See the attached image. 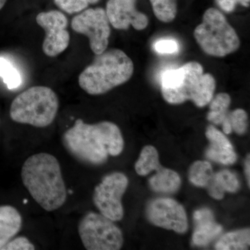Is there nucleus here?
<instances>
[{
    "label": "nucleus",
    "mask_w": 250,
    "mask_h": 250,
    "mask_svg": "<svg viewBox=\"0 0 250 250\" xmlns=\"http://www.w3.org/2000/svg\"><path fill=\"white\" fill-rule=\"evenodd\" d=\"M21 177L31 196L47 211L59 209L66 201L60 164L52 154L41 152L29 156L23 164Z\"/></svg>",
    "instance_id": "f03ea898"
},
{
    "label": "nucleus",
    "mask_w": 250,
    "mask_h": 250,
    "mask_svg": "<svg viewBox=\"0 0 250 250\" xmlns=\"http://www.w3.org/2000/svg\"><path fill=\"white\" fill-rule=\"evenodd\" d=\"M153 12L161 22L169 23L176 18L177 0H149Z\"/></svg>",
    "instance_id": "412c9836"
},
{
    "label": "nucleus",
    "mask_w": 250,
    "mask_h": 250,
    "mask_svg": "<svg viewBox=\"0 0 250 250\" xmlns=\"http://www.w3.org/2000/svg\"><path fill=\"white\" fill-rule=\"evenodd\" d=\"M154 50L159 54H174L178 52V42L173 39H162L156 41L154 45Z\"/></svg>",
    "instance_id": "bb28decb"
},
{
    "label": "nucleus",
    "mask_w": 250,
    "mask_h": 250,
    "mask_svg": "<svg viewBox=\"0 0 250 250\" xmlns=\"http://www.w3.org/2000/svg\"><path fill=\"white\" fill-rule=\"evenodd\" d=\"M232 130L239 135L244 134L248 129V114L245 110L238 108L229 115Z\"/></svg>",
    "instance_id": "393cba45"
},
{
    "label": "nucleus",
    "mask_w": 250,
    "mask_h": 250,
    "mask_svg": "<svg viewBox=\"0 0 250 250\" xmlns=\"http://www.w3.org/2000/svg\"><path fill=\"white\" fill-rule=\"evenodd\" d=\"M217 5L224 12L232 13L236 9L237 0H215Z\"/></svg>",
    "instance_id": "c85d7f7f"
},
{
    "label": "nucleus",
    "mask_w": 250,
    "mask_h": 250,
    "mask_svg": "<svg viewBox=\"0 0 250 250\" xmlns=\"http://www.w3.org/2000/svg\"><path fill=\"white\" fill-rule=\"evenodd\" d=\"M193 35L202 51L211 57H226L236 52L241 46L236 31L223 13L214 8L205 11L202 22L195 28Z\"/></svg>",
    "instance_id": "423d86ee"
},
{
    "label": "nucleus",
    "mask_w": 250,
    "mask_h": 250,
    "mask_svg": "<svg viewBox=\"0 0 250 250\" xmlns=\"http://www.w3.org/2000/svg\"><path fill=\"white\" fill-rule=\"evenodd\" d=\"M7 0H0V11L4 8Z\"/></svg>",
    "instance_id": "473e14b6"
},
{
    "label": "nucleus",
    "mask_w": 250,
    "mask_h": 250,
    "mask_svg": "<svg viewBox=\"0 0 250 250\" xmlns=\"http://www.w3.org/2000/svg\"><path fill=\"white\" fill-rule=\"evenodd\" d=\"M71 27L75 32L88 37L90 49L95 55L107 49L111 31L106 10L86 9L72 18Z\"/></svg>",
    "instance_id": "1a4fd4ad"
},
{
    "label": "nucleus",
    "mask_w": 250,
    "mask_h": 250,
    "mask_svg": "<svg viewBox=\"0 0 250 250\" xmlns=\"http://www.w3.org/2000/svg\"><path fill=\"white\" fill-rule=\"evenodd\" d=\"M100 0H54L56 6L67 14H78Z\"/></svg>",
    "instance_id": "5701e85b"
},
{
    "label": "nucleus",
    "mask_w": 250,
    "mask_h": 250,
    "mask_svg": "<svg viewBox=\"0 0 250 250\" xmlns=\"http://www.w3.org/2000/svg\"><path fill=\"white\" fill-rule=\"evenodd\" d=\"M155 170L156 173L149 180V185L154 191L172 193L179 190L182 182L178 173L161 165Z\"/></svg>",
    "instance_id": "dca6fc26"
},
{
    "label": "nucleus",
    "mask_w": 250,
    "mask_h": 250,
    "mask_svg": "<svg viewBox=\"0 0 250 250\" xmlns=\"http://www.w3.org/2000/svg\"><path fill=\"white\" fill-rule=\"evenodd\" d=\"M250 0H237V2H239L240 4L246 6V7L250 6Z\"/></svg>",
    "instance_id": "2f4dec72"
},
{
    "label": "nucleus",
    "mask_w": 250,
    "mask_h": 250,
    "mask_svg": "<svg viewBox=\"0 0 250 250\" xmlns=\"http://www.w3.org/2000/svg\"><path fill=\"white\" fill-rule=\"evenodd\" d=\"M134 72V62L127 54L121 49H108L95 55L81 72L78 83L89 95H103L127 82Z\"/></svg>",
    "instance_id": "20e7f679"
},
{
    "label": "nucleus",
    "mask_w": 250,
    "mask_h": 250,
    "mask_svg": "<svg viewBox=\"0 0 250 250\" xmlns=\"http://www.w3.org/2000/svg\"><path fill=\"white\" fill-rule=\"evenodd\" d=\"M216 86L210 73H205L200 62H190L177 69L166 71L161 80L163 98L171 104L190 100L198 107L209 104Z\"/></svg>",
    "instance_id": "7ed1b4c3"
},
{
    "label": "nucleus",
    "mask_w": 250,
    "mask_h": 250,
    "mask_svg": "<svg viewBox=\"0 0 250 250\" xmlns=\"http://www.w3.org/2000/svg\"><path fill=\"white\" fill-rule=\"evenodd\" d=\"M147 216L155 226L179 233L187 231L188 224L186 210L183 206L172 199H156L151 202L147 208Z\"/></svg>",
    "instance_id": "9b49d317"
},
{
    "label": "nucleus",
    "mask_w": 250,
    "mask_h": 250,
    "mask_svg": "<svg viewBox=\"0 0 250 250\" xmlns=\"http://www.w3.org/2000/svg\"><path fill=\"white\" fill-rule=\"evenodd\" d=\"M206 187H207L208 194L210 197L215 200H222L223 198L224 195H225V190L218 183V181L215 179L214 175Z\"/></svg>",
    "instance_id": "cd10ccee"
},
{
    "label": "nucleus",
    "mask_w": 250,
    "mask_h": 250,
    "mask_svg": "<svg viewBox=\"0 0 250 250\" xmlns=\"http://www.w3.org/2000/svg\"><path fill=\"white\" fill-rule=\"evenodd\" d=\"M206 137L210 142L206 152L208 159L224 165H231L236 162L237 156L232 145L221 131L209 125L206 131Z\"/></svg>",
    "instance_id": "ddd939ff"
},
{
    "label": "nucleus",
    "mask_w": 250,
    "mask_h": 250,
    "mask_svg": "<svg viewBox=\"0 0 250 250\" xmlns=\"http://www.w3.org/2000/svg\"><path fill=\"white\" fill-rule=\"evenodd\" d=\"M210 111L207 120L215 125H222L228 116V108L231 104V97L226 93H220L212 98L210 102Z\"/></svg>",
    "instance_id": "a211bd4d"
},
{
    "label": "nucleus",
    "mask_w": 250,
    "mask_h": 250,
    "mask_svg": "<svg viewBox=\"0 0 250 250\" xmlns=\"http://www.w3.org/2000/svg\"><path fill=\"white\" fill-rule=\"evenodd\" d=\"M136 0H108L106 13L110 24L118 30H127L132 26L141 31L147 27L148 18L136 8Z\"/></svg>",
    "instance_id": "f8f14e48"
},
{
    "label": "nucleus",
    "mask_w": 250,
    "mask_h": 250,
    "mask_svg": "<svg viewBox=\"0 0 250 250\" xmlns=\"http://www.w3.org/2000/svg\"><path fill=\"white\" fill-rule=\"evenodd\" d=\"M22 225V216L15 207L0 206V250L18 234Z\"/></svg>",
    "instance_id": "2eb2a0df"
},
{
    "label": "nucleus",
    "mask_w": 250,
    "mask_h": 250,
    "mask_svg": "<svg viewBox=\"0 0 250 250\" xmlns=\"http://www.w3.org/2000/svg\"><path fill=\"white\" fill-rule=\"evenodd\" d=\"M160 165L159 153L156 148L147 146L141 151L139 160L135 164V170L139 175L146 176L155 170Z\"/></svg>",
    "instance_id": "6ab92c4d"
},
{
    "label": "nucleus",
    "mask_w": 250,
    "mask_h": 250,
    "mask_svg": "<svg viewBox=\"0 0 250 250\" xmlns=\"http://www.w3.org/2000/svg\"><path fill=\"white\" fill-rule=\"evenodd\" d=\"M213 171L210 163L205 161L194 162L189 170V180L193 185L206 187L213 178Z\"/></svg>",
    "instance_id": "aec40b11"
},
{
    "label": "nucleus",
    "mask_w": 250,
    "mask_h": 250,
    "mask_svg": "<svg viewBox=\"0 0 250 250\" xmlns=\"http://www.w3.org/2000/svg\"><path fill=\"white\" fill-rule=\"evenodd\" d=\"M222 125H223V131L225 134H230L231 132H232V128H231L229 120V115L228 116L225 118V121L223 122Z\"/></svg>",
    "instance_id": "c756f323"
},
{
    "label": "nucleus",
    "mask_w": 250,
    "mask_h": 250,
    "mask_svg": "<svg viewBox=\"0 0 250 250\" xmlns=\"http://www.w3.org/2000/svg\"><path fill=\"white\" fill-rule=\"evenodd\" d=\"M193 217L195 229L192 242L197 246H207L223 231V227L215 223L213 212L208 208L195 210Z\"/></svg>",
    "instance_id": "4468645a"
},
{
    "label": "nucleus",
    "mask_w": 250,
    "mask_h": 250,
    "mask_svg": "<svg viewBox=\"0 0 250 250\" xmlns=\"http://www.w3.org/2000/svg\"><path fill=\"white\" fill-rule=\"evenodd\" d=\"M59 107L58 97L52 88L36 85L24 90L13 100L9 114L16 123L42 128L53 123Z\"/></svg>",
    "instance_id": "39448f33"
},
{
    "label": "nucleus",
    "mask_w": 250,
    "mask_h": 250,
    "mask_svg": "<svg viewBox=\"0 0 250 250\" xmlns=\"http://www.w3.org/2000/svg\"><path fill=\"white\" fill-rule=\"evenodd\" d=\"M215 179L218 181L225 191L236 192L240 187L239 182L236 176L229 170L220 171L214 174Z\"/></svg>",
    "instance_id": "b1692460"
},
{
    "label": "nucleus",
    "mask_w": 250,
    "mask_h": 250,
    "mask_svg": "<svg viewBox=\"0 0 250 250\" xmlns=\"http://www.w3.org/2000/svg\"><path fill=\"white\" fill-rule=\"evenodd\" d=\"M245 172H246V176L247 182H248V186H250V154H248L247 157L246 163H245Z\"/></svg>",
    "instance_id": "7c9ffc66"
},
{
    "label": "nucleus",
    "mask_w": 250,
    "mask_h": 250,
    "mask_svg": "<svg viewBox=\"0 0 250 250\" xmlns=\"http://www.w3.org/2000/svg\"><path fill=\"white\" fill-rule=\"evenodd\" d=\"M0 77L9 89L18 88L22 83L21 74L18 69L4 57H0Z\"/></svg>",
    "instance_id": "4be33fe9"
},
{
    "label": "nucleus",
    "mask_w": 250,
    "mask_h": 250,
    "mask_svg": "<svg viewBox=\"0 0 250 250\" xmlns=\"http://www.w3.org/2000/svg\"><path fill=\"white\" fill-rule=\"evenodd\" d=\"M250 245V229L229 232L220 238L215 245L218 250H248Z\"/></svg>",
    "instance_id": "f3484780"
},
{
    "label": "nucleus",
    "mask_w": 250,
    "mask_h": 250,
    "mask_svg": "<svg viewBox=\"0 0 250 250\" xmlns=\"http://www.w3.org/2000/svg\"><path fill=\"white\" fill-rule=\"evenodd\" d=\"M35 246L25 236H18L12 238L3 247L1 250H34Z\"/></svg>",
    "instance_id": "a878e982"
},
{
    "label": "nucleus",
    "mask_w": 250,
    "mask_h": 250,
    "mask_svg": "<svg viewBox=\"0 0 250 250\" xmlns=\"http://www.w3.org/2000/svg\"><path fill=\"white\" fill-rule=\"evenodd\" d=\"M62 145L74 158L84 164L99 166L108 156L120 155L125 143L121 129L115 123L103 121L87 124L77 119L62 137Z\"/></svg>",
    "instance_id": "f257e3e1"
},
{
    "label": "nucleus",
    "mask_w": 250,
    "mask_h": 250,
    "mask_svg": "<svg viewBox=\"0 0 250 250\" xmlns=\"http://www.w3.org/2000/svg\"><path fill=\"white\" fill-rule=\"evenodd\" d=\"M36 21L45 32L42 47L46 56L57 57L68 47L70 41L67 30L68 21L63 13L57 10L41 12L36 16Z\"/></svg>",
    "instance_id": "9d476101"
},
{
    "label": "nucleus",
    "mask_w": 250,
    "mask_h": 250,
    "mask_svg": "<svg viewBox=\"0 0 250 250\" xmlns=\"http://www.w3.org/2000/svg\"><path fill=\"white\" fill-rule=\"evenodd\" d=\"M78 233L88 250H121L124 243L121 229L101 213L88 212L80 219Z\"/></svg>",
    "instance_id": "0eeeda50"
},
{
    "label": "nucleus",
    "mask_w": 250,
    "mask_h": 250,
    "mask_svg": "<svg viewBox=\"0 0 250 250\" xmlns=\"http://www.w3.org/2000/svg\"><path fill=\"white\" fill-rule=\"evenodd\" d=\"M127 177L121 172L107 174L94 190V205L100 213L112 221H120L124 217L122 197L127 188Z\"/></svg>",
    "instance_id": "6e6552de"
}]
</instances>
